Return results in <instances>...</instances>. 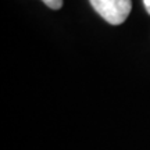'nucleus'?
Here are the masks:
<instances>
[{
  "instance_id": "nucleus-1",
  "label": "nucleus",
  "mask_w": 150,
  "mask_h": 150,
  "mask_svg": "<svg viewBox=\"0 0 150 150\" xmlns=\"http://www.w3.org/2000/svg\"><path fill=\"white\" fill-rule=\"evenodd\" d=\"M103 20L111 25H121L132 10L131 0H89Z\"/></svg>"
},
{
  "instance_id": "nucleus-2",
  "label": "nucleus",
  "mask_w": 150,
  "mask_h": 150,
  "mask_svg": "<svg viewBox=\"0 0 150 150\" xmlns=\"http://www.w3.org/2000/svg\"><path fill=\"white\" fill-rule=\"evenodd\" d=\"M42 1L52 10H60L63 7V0H42Z\"/></svg>"
},
{
  "instance_id": "nucleus-3",
  "label": "nucleus",
  "mask_w": 150,
  "mask_h": 150,
  "mask_svg": "<svg viewBox=\"0 0 150 150\" xmlns=\"http://www.w3.org/2000/svg\"><path fill=\"white\" fill-rule=\"evenodd\" d=\"M143 4H145L146 11L150 14V0H143Z\"/></svg>"
}]
</instances>
